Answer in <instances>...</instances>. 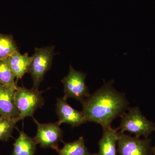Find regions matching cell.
<instances>
[{
	"instance_id": "6da1fadb",
	"label": "cell",
	"mask_w": 155,
	"mask_h": 155,
	"mask_svg": "<svg viewBox=\"0 0 155 155\" xmlns=\"http://www.w3.org/2000/svg\"><path fill=\"white\" fill-rule=\"evenodd\" d=\"M114 83L113 80L105 83L84 101L82 112L87 122L99 124L103 128L110 127L114 119L121 117L129 109L125 94L115 89Z\"/></svg>"
},
{
	"instance_id": "7a4b0ae2",
	"label": "cell",
	"mask_w": 155,
	"mask_h": 155,
	"mask_svg": "<svg viewBox=\"0 0 155 155\" xmlns=\"http://www.w3.org/2000/svg\"><path fill=\"white\" fill-rule=\"evenodd\" d=\"M121 116V122L116 130L124 133L127 131L135 135V137L143 136L147 138L155 131V124L145 117L138 107L129 108Z\"/></svg>"
},
{
	"instance_id": "3957f363",
	"label": "cell",
	"mask_w": 155,
	"mask_h": 155,
	"mask_svg": "<svg viewBox=\"0 0 155 155\" xmlns=\"http://www.w3.org/2000/svg\"><path fill=\"white\" fill-rule=\"evenodd\" d=\"M44 91L17 86L14 94V101L20 120L27 117L34 118L35 111L44 105V99L42 96Z\"/></svg>"
},
{
	"instance_id": "277c9868",
	"label": "cell",
	"mask_w": 155,
	"mask_h": 155,
	"mask_svg": "<svg viewBox=\"0 0 155 155\" xmlns=\"http://www.w3.org/2000/svg\"><path fill=\"white\" fill-rule=\"evenodd\" d=\"M54 49V46L35 49L33 59L27 72L31 75L33 81L32 88L38 90L46 73L51 69L55 54Z\"/></svg>"
},
{
	"instance_id": "5b68a950",
	"label": "cell",
	"mask_w": 155,
	"mask_h": 155,
	"mask_svg": "<svg viewBox=\"0 0 155 155\" xmlns=\"http://www.w3.org/2000/svg\"><path fill=\"white\" fill-rule=\"evenodd\" d=\"M86 77L85 73L76 71L70 65L68 75L61 81L64 85V99L73 98L83 104L91 94L85 84Z\"/></svg>"
},
{
	"instance_id": "8992f818",
	"label": "cell",
	"mask_w": 155,
	"mask_h": 155,
	"mask_svg": "<svg viewBox=\"0 0 155 155\" xmlns=\"http://www.w3.org/2000/svg\"><path fill=\"white\" fill-rule=\"evenodd\" d=\"M34 122L37 126V131L34 138L37 144L42 148H51L56 151L59 149L58 143L63 142V131L58 122L55 123H39L33 118Z\"/></svg>"
},
{
	"instance_id": "52a82bcc",
	"label": "cell",
	"mask_w": 155,
	"mask_h": 155,
	"mask_svg": "<svg viewBox=\"0 0 155 155\" xmlns=\"http://www.w3.org/2000/svg\"><path fill=\"white\" fill-rule=\"evenodd\" d=\"M117 151L119 155H151V140L132 137L118 132Z\"/></svg>"
},
{
	"instance_id": "ba28073f",
	"label": "cell",
	"mask_w": 155,
	"mask_h": 155,
	"mask_svg": "<svg viewBox=\"0 0 155 155\" xmlns=\"http://www.w3.org/2000/svg\"><path fill=\"white\" fill-rule=\"evenodd\" d=\"M56 112L59 118L58 122L59 125L62 123H67L73 128L87 122L83 112L72 108L63 97L57 99Z\"/></svg>"
},
{
	"instance_id": "9c48e42d",
	"label": "cell",
	"mask_w": 155,
	"mask_h": 155,
	"mask_svg": "<svg viewBox=\"0 0 155 155\" xmlns=\"http://www.w3.org/2000/svg\"><path fill=\"white\" fill-rule=\"evenodd\" d=\"M17 87V84L6 85L0 83V116L19 118V112L14 101Z\"/></svg>"
},
{
	"instance_id": "30bf717a",
	"label": "cell",
	"mask_w": 155,
	"mask_h": 155,
	"mask_svg": "<svg viewBox=\"0 0 155 155\" xmlns=\"http://www.w3.org/2000/svg\"><path fill=\"white\" fill-rule=\"evenodd\" d=\"M103 128L102 137L98 142L99 150L98 155H117V130L111 126Z\"/></svg>"
},
{
	"instance_id": "8fae6325",
	"label": "cell",
	"mask_w": 155,
	"mask_h": 155,
	"mask_svg": "<svg viewBox=\"0 0 155 155\" xmlns=\"http://www.w3.org/2000/svg\"><path fill=\"white\" fill-rule=\"evenodd\" d=\"M12 72L17 79H22L25 73L28 72L32 57L28 54H22L19 51L14 53L6 58Z\"/></svg>"
},
{
	"instance_id": "7c38bea8",
	"label": "cell",
	"mask_w": 155,
	"mask_h": 155,
	"mask_svg": "<svg viewBox=\"0 0 155 155\" xmlns=\"http://www.w3.org/2000/svg\"><path fill=\"white\" fill-rule=\"evenodd\" d=\"M36 143L23 131H20L14 144L12 155H34Z\"/></svg>"
},
{
	"instance_id": "4fadbf2b",
	"label": "cell",
	"mask_w": 155,
	"mask_h": 155,
	"mask_svg": "<svg viewBox=\"0 0 155 155\" xmlns=\"http://www.w3.org/2000/svg\"><path fill=\"white\" fill-rule=\"evenodd\" d=\"M63 143L64 147L57 150L59 155H98V153H91L89 152L83 137H80L72 142Z\"/></svg>"
},
{
	"instance_id": "5bb4252c",
	"label": "cell",
	"mask_w": 155,
	"mask_h": 155,
	"mask_svg": "<svg viewBox=\"0 0 155 155\" xmlns=\"http://www.w3.org/2000/svg\"><path fill=\"white\" fill-rule=\"evenodd\" d=\"M18 51V47L13 36L0 33V59H6Z\"/></svg>"
},
{
	"instance_id": "9a60e30c",
	"label": "cell",
	"mask_w": 155,
	"mask_h": 155,
	"mask_svg": "<svg viewBox=\"0 0 155 155\" xmlns=\"http://www.w3.org/2000/svg\"><path fill=\"white\" fill-rule=\"evenodd\" d=\"M18 118H11L0 116V141H7L11 138Z\"/></svg>"
},
{
	"instance_id": "2e32d148",
	"label": "cell",
	"mask_w": 155,
	"mask_h": 155,
	"mask_svg": "<svg viewBox=\"0 0 155 155\" xmlns=\"http://www.w3.org/2000/svg\"><path fill=\"white\" fill-rule=\"evenodd\" d=\"M16 76L9 67L7 59H0V83L6 85L17 84Z\"/></svg>"
},
{
	"instance_id": "e0dca14e",
	"label": "cell",
	"mask_w": 155,
	"mask_h": 155,
	"mask_svg": "<svg viewBox=\"0 0 155 155\" xmlns=\"http://www.w3.org/2000/svg\"><path fill=\"white\" fill-rule=\"evenodd\" d=\"M151 155H155V146L153 147L152 148Z\"/></svg>"
}]
</instances>
